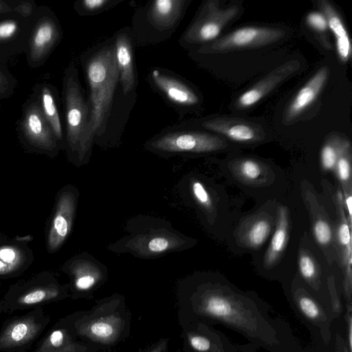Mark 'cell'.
Here are the masks:
<instances>
[{
    "mask_svg": "<svg viewBox=\"0 0 352 352\" xmlns=\"http://www.w3.org/2000/svg\"><path fill=\"white\" fill-rule=\"evenodd\" d=\"M176 296L180 327L193 322L223 324L272 352H292L285 325L271 318L268 308L259 302L223 292L196 275L178 281Z\"/></svg>",
    "mask_w": 352,
    "mask_h": 352,
    "instance_id": "cell-1",
    "label": "cell"
},
{
    "mask_svg": "<svg viewBox=\"0 0 352 352\" xmlns=\"http://www.w3.org/2000/svg\"><path fill=\"white\" fill-rule=\"evenodd\" d=\"M124 230V236L107 246L109 252L129 254L140 259H154L185 251L196 243L194 239L175 228L170 221L151 215L129 218Z\"/></svg>",
    "mask_w": 352,
    "mask_h": 352,
    "instance_id": "cell-2",
    "label": "cell"
},
{
    "mask_svg": "<svg viewBox=\"0 0 352 352\" xmlns=\"http://www.w3.org/2000/svg\"><path fill=\"white\" fill-rule=\"evenodd\" d=\"M131 314L125 297L114 293L96 301L89 310H81L74 322L77 336L100 349H111L130 335Z\"/></svg>",
    "mask_w": 352,
    "mask_h": 352,
    "instance_id": "cell-3",
    "label": "cell"
},
{
    "mask_svg": "<svg viewBox=\"0 0 352 352\" xmlns=\"http://www.w3.org/2000/svg\"><path fill=\"white\" fill-rule=\"evenodd\" d=\"M83 65L89 88L91 130L96 139L106 130L119 82L114 43H102L91 50Z\"/></svg>",
    "mask_w": 352,
    "mask_h": 352,
    "instance_id": "cell-4",
    "label": "cell"
},
{
    "mask_svg": "<svg viewBox=\"0 0 352 352\" xmlns=\"http://www.w3.org/2000/svg\"><path fill=\"white\" fill-rule=\"evenodd\" d=\"M63 85L67 153L72 163L81 166L90 160L95 138L90 125V102L85 96L74 64L65 70Z\"/></svg>",
    "mask_w": 352,
    "mask_h": 352,
    "instance_id": "cell-5",
    "label": "cell"
},
{
    "mask_svg": "<svg viewBox=\"0 0 352 352\" xmlns=\"http://www.w3.org/2000/svg\"><path fill=\"white\" fill-rule=\"evenodd\" d=\"M69 297L67 285L50 274L39 275L12 285L0 299V315L34 309Z\"/></svg>",
    "mask_w": 352,
    "mask_h": 352,
    "instance_id": "cell-6",
    "label": "cell"
},
{
    "mask_svg": "<svg viewBox=\"0 0 352 352\" xmlns=\"http://www.w3.org/2000/svg\"><path fill=\"white\" fill-rule=\"evenodd\" d=\"M225 146V142L216 135L182 130L162 132L144 144L147 151L163 158L208 153Z\"/></svg>",
    "mask_w": 352,
    "mask_h": 352,
    "instance_id": "cell-7",
    "label": "cell"
},
{
    "mask_svg": "<svg viewBox=\"0 0 352 352\" xmlns=\"http://www.w3.org/2000/svg\"><path fill=\"white\" fill-rule=\"evenodd\" d=\"M51 320L43 306L6 320L0 329V352H25Z\"/></svg>",
    "mask_w": 352,
    "mask_h": 352,
    "instance_id": "cell-8",
    "label": "cell"
},
{
    "mask_svg": "<svg viewBox=\"0 0 352 352\" xmlns=\"http://www.w3.org/2000/svg\"><path fill=\"white\" fill-rule=\"evenodd\" d=\"M189 0H155L148 1L134 14L133 23H143L149 33L146 43H156L168 38L182 21Z\"/></svg>",
    "mask_w": 352,
    "mask_h": 352,
    "instance_id": "cell-9",
    "label": "cell"
},
{
    "mask_svg": "<svg viewBox=\"0 0 352 352\" xmlns=\"http://www.w3.org/2000/svg\"><path fill=\"white\" fill-rule=\"evenodd\" d=\"M240 8H221L219 1L210 0L202 5L199 12L184 32L179 44L184 47L206 44L217 39L223 29L239 13Z\"/></svg>",
    "mask_w": 352,
    "mask_h": 352,
    "instance_id": "cell-10",
    "label": "cell"
},
{
    "mask_svg": "<svg viewBox=\"0 0 352 352\" xmlns=\"http://www.w3.org/2000/svg\"><path fill=\"white\" fill-rule=\"evenodd\" d=\"M62 270L69 278L67 286L73 300L92 299L94 292L108 279L107 266L87 252L73 256Z\"/></svg>",
    "mask_w": 352,
    "mask_h": 352,
    "instance_id": "cell-11",
    "label": "cell"
},
{
    "mask_svg": "<svg viewBox=\"0 0 352 352\" xmlns=\"http://www.w3.org/2000/svg\"><path fill=\"white\" fill-rule=\"evenodd\" d=\"M283 30L269 27L248 26L236 29L210 43L201 45V54H221L248 48L265 46L284 37Z\"/></svg>",
    "mask_w": 352,
    "mask_h": 352,
    "instance_id": "cell-12",
    "label": "cell"
},
{
    "mask_svg": "<svg viewBox=\"0 0 352 352\" xmlns=\"http://www.w3.org/2000/svg\"><path fill=\"white\" fill-rule=\"evenodd\" d=\"M80 311L60 318L37 343L33 352H97L95 346L82 341L75 331L74 322Z\"/></svg>",
    "mask_w": 352,
    "mask_h": 352,
    "instance_id": "cell-13",
    "label": "cell"
},
{
    "mask_svg": "<svg viewBox=\"0 0 352 352\" xmlns=\"http://www.w3.org/2000/svg\"><path fill=\"white\" fill-rule=\"evenodd\" d=\"M79 192L72 185L60 192L47 237V250L56 252L69 236L75 219Z\"/></svg>",
    "mask_w": 352,
    "mask_h": 352,
    "instance_id": "cell-14",
    "label": "cell"
},
{
    "mask_svg": "<svg viewBox=\"0 0 352 352\" xmlns=\"http://www.w3.org/2000/svg\"><path fill=\"white\" fill-rule=\"evenodd\" d=\"M153 87L178 110L187 109L200 102L197 92L180 77L162 69L155 68L149 75Z\"/></svg>",
    "mask_w": 352,
    "mask_h": 352,
    "instance_id": "cell-15",
    "label": "cell"
},
{
    "mask_svg": "<svg viewBox=\"0 0 352 352\" xmlns=\"http://www.w3.org/2000/svg\"><path fill=\"white\" fill-rule=\"evenodd\" d=\"M182 327L181 337L185 352H232V344L212 326L193 322Z\"/></svg>",
    "mask_w": 352,
    "mask_h": 352,
    "instance_id": "cell-16",
    "label": "cell"
},
{
    "mask_svg": "<svg viewBox=\"0 0 352 352\" xmlns=\"http://www.w3.org/2000/svg\"><path fill=\"white\" fill-rule=\"evenodd\" d=\"M22 130L28 141L34 146L47 151H54L57 146L58 140L41 105L36 102L31 103L25 110Z\"/></svg>",
    "mask_w": 352,
    "mask_h": 352,
    "instance_id": "cell-17",
    "label": "cell"
},
{
    "mask_svg": "<svg viewBox=\"0 0 352 352\" xmlns=\"http://www.w3.org/2000/svg\"><path fill=\"white\" fill-rule=\"evenodd\" d=\"M300 67V63L293 60L274 69L241 94L237 98L236 107L246 109L255 105L286 78L296 73Z\"/></svg>",
    "mask_w": 352,
    "mask_h": 352,
    "instance_id": "cell-18",
    "label": "cell"
},
{
    "mask_svg": "<svg viewBox=\"0 0 352 352\" xmlns=\"http://www.w3.org/2000/svg\"><path fill=\"white\" fill-rule=\"evenodd\" d=\"M133 34L129 28H122L115 36L114 47L119 82L124 95L132 92L137 85Z\"/></svg>",
    "mask_w": 352,
    "mask_h": 352,
    "instance_id": "cell-19",
    "label": "cell"
},
{
    "mask_svg": "<svg viewBox=\"0 0 352 352\" xmlns=\"http://www.w3.org/2000/svg\"><path fill=\"white\" fill-rule=\"evenodd\" d=\"M202 126L238 142H254L264 138V131L260 125L241 118L210 119L203 122Z\"/></svg>",
    "mask_w": 352,
    "mask_h": 352,
    "instance_id": "cell-20",
    "label": "cell"
},
{
    "mask_svg": "<svg viewBox=\"0 0 352 352\" xmlns=\"http://www.w3.org/2000/svg\"><path fill=\"white\" fill-rule=\"evenodd\" d=\"M329 72L328 67L322 66L301 87L285 110V122L296 119L315 102L327 81Z\"/></svg>",
    "mask_w": 352,
    "mask_h": 352,
    "instance_id": "cell-21",
    "label": "cell"
},
{
    "mask_svg": "<svg viewBox=\"0 0 352 352\" xmlns=\"http://www.w3.org/2000/svg\"><path fill=\"white\" fill-rule=\"evenodd\" d=\"M318 8L325 16L328 28L334 35L338 56L343 63L349 60L352 54L351 42L346 27L333 6L326 0L318 1Z\"/></svg>",
    "mask_w": 352,
    "mask_h": 352,
    "instance_id": "cell-22",
    "label": "cell"
},
{
    "mask_svg": "<svg viewBox=\"0 0 352 352\" xmlns=\"http://www.w3.org/2000/svg\"><path fill=\"white\" fill-rule=\"evenodd\" d=\"M59 30L51 19L43 20L36 26L30 43V59L38 62L43 59L59 38Z\"/></svg>",
    "mask_w": 352,
    "mask_h": 352,
    "instance_id": "cell-23",
    "label": "cell"
},
{
    "mask_svg": "<svg viewBox=\"0 0 352 352\" xmlns=\"http://www.w3.org/2000/svg\"><path fill=\"white\" fill-rule=\"evenodd\" d=\"M289 230L288 212L285 207L280 206L278 210L276 226L269 247L264 257V264L267 267L274 265L284 251Z\"/></svg>",
    "mask_w": 352,
    "mask_h": 352,
    "instance_id": "cell-24",
    "label": "cell"
},
{
    "mask_svg": "<svg viewBox=\"0 0 352 352\" xmlns=\"http://www.w3.org/2000/svg\"><path fill=\"white\" fill-rule=\"evenodd\" d=\"M351 148L350 142L341 136L333 135L329 137L320 151V164L324 170H333L339 157Z\"/></svg>",
    "mask_w": 352,
    "mask_h": 352,
    "instance_id": "cell-25",
    "label": "cell"
},
{
    "mask_svg": "<svg viewBox=\"0 0 352 352\" xmlns=\"http://www.w3.org/2000/svg\"><path fill=\"white\" fill-rule=\"evenodd\" d=\"M297 310L313 324H325L327 317L324 308L307 294H298L294 300Z\"/></svg>",
    "mask_w": 352,
    "mask_h": 352,
    "instance_id": "cell-26",
    "label": "cell"
},
{
    "mask_svg": "<svg viewBox=\"0 0 352 352\" xmlns=\"http://www.w3.org/2000/svg\"><path fill=\"white\" fill-rule=\"evenodd\" d=\"M41 109L58 140L63 139V129L54 96L47 87L41 91Z\"/></svg>",
    "mask_w": 352,
    "mask_h": 352,
    "instance_id": "cell-27",
    "label": "cell"
},
{
    "mask_svg": "<svg viewBox=\"0 0 352 352\" xmlns=\"http://www.w3.org/2000/svg\"><path fill=\"white\" fill-rule=\"evenodd\" d=\"M23 256L22 251L16 247H1L0 276H10L18 272L23 266Z\"/></svg>",
    "mask_w": 352,
    "mask_h": 352,
    "instance_id": "cell-28",
    "label": "cell"
},
{
    "mask_svg": "<svg viewBox=\"0 0 352 352\" xmlns=\"http://www.w3.org/2000/svg\"><path fill=\"white\" fill-rule=\"evenodd\" d=\"M338 197L341 214V222L338 228L337 236L339 243L344 249L343 260L346 271L351 270L352 265L351 227L344 212L343 196L339 192Z\"/></svg>",
    "mask_w": 352,
    "mask_h": 352,
    "instance_id": "cell-29",
    "label": "cell"
},
{
    "mask_svg": "<svg viewBox=\"0 0 352 352\" xmlns=\"http://www.w3.org/2000/svg\"><path fill=\"white\" fill-rule=\"evenodd\" d=\"M272 226L265 218H258L251 222L244 233V241L248 246L257 248L261 246L267 239Z\"/></svg>",
    "mask_w": 352,
    "mask_h": 352,
    "instance_id": "cell-30",
    "label": "cell"
},
{
    "mask_svg": "<svg viewBox=\"0 0 352 352\" xmlns=\"http://www.w3.org/2000/svg\"><path fill=\"white\" fill-rule=\"evenodd\" d=\"M119 0H81L75 8L82 16H93L106 11L120 3Z\"/></svg>",
    "mask_w": 352,
    "mask_h": 352,
    "instance_id": "cell-31",
    "label": "cell"
},
{
    "mask_svg": "<svg viewBox=\"0 0 352 352\" xmlns=\"http://www.w3.org/2000/svg\"><path fill=\"white\" fill-rule=\"evenodd\" d=\"M351 148H349L339 157L334 169L338 178L343 186L344 189L345 186L346 188L349 186L351 188Z\"/></svg>",
    "mask_w": 352,
    "mask_h": 352,
    "instance_id": "cell-32",
    "label": "cell"
},
{
    "mask_svg": "<svg viewBox=\"0 0 352 352\" xmlns=\"http://www.w3.org/2000/svg\"><path fill=\"white\" fill-rule=\"evenodd\" d=\"M237 170L239 175L243 179L253 182L260 177L263 168L260 163L254 160L244 159L238 162Z\"/></svg>",
    "mask_w": 352,
    "mask_h": 352,
    "instance_id": "cell-33",
    "label": "cell"
},
{
    "mask_svg": "<svg viewBox=\"0 0 352 352\" xmlns=\"http://www.w3.org/2000/svg\"><path fill=\"white\" fill-rule=\"evenodd\" d=\"M298 268L301 276L310 284L318 277V269L313 258L305 252H302L298 258Z\"/></svg>",
    "mask_w": 352,
    "mask_h": 352,
    "instance_id": "cell-34",
    "label": "cell"
},
{
    "mask_svg": "<svg viewBox=\"0 0 352 352\" xmlns=\"http://www.w3.org/2000/svg\"><path fill=\"white\" fill-rule=\"evenodd\" d=\"M313 233L316 240L321 245H327L332 240L331 228L323 219H318L314 221Z\"/></svg>",
    "mask_w": 352,
    "mask_h": 352,
    "instance_id": "cell-35",
    "label": "cell"
},
{
    "mask_svg": "<svg viewBox=\"0 0 352 352\" xmlns=\"http://www.w3.org/2000/svg\"><path fill=\"white\" fill-rule=\"evenodd\" d=\"M306 22L309 27L319 32H324L328 28L327 19L320 11L309 12L306 16Z\"/></svg>",
    "mask_w": 352,
    "mask_h": 352,
    "instance_id": "cell-36",
    "label": "cell"
},
{
    "mask_svg": "<svg viewBox=\"0 0 352 352\" xmlns=\"http://www.w3.org/2000/svg\"><path fill=\"white\" fill-rule=\"evenodd\" d=\"M168 343L169 338H161L147 347L143 349H140L138 352H169Z\"/></svg>",
    "mask_w": 352,
    "mask_h": 352,
    "instance_id": "cell-37",
    "label": "cell"
},
{
    "mask_svg": "<svg viewBox=\"0 0 352 352\" xmlns=\"http://www.w3.org/2000/svg\"><path fill=\"white\" fill-rule=\"evenodd\" d=\"M17 25L13 21H7L0 23V39L10 38L16 32Z\"/></svg>",
    "mask_w": 352,
    "mask_h": 352,
    "instance_id": "cell-38",
    "label": "cell"
},
{
    "mask_svg": "<svg viewBox=\"0 0 352 352\" xmlns=\"http://www.w3.org/2000/svg\"><path fill=\"white\" fill-rule=\"evenodd\" d=\"M345 198L344 199V206L348 213V223L349 226L351 228V217H352V199L351 192L344 194Z\"/></svg>",
    "mask_w": 352,
    "mask_h": 352,
    "instance_id": "cell-39",
    "label": "cell"
},
{
    "mask_svg": "<svg viewBox=\"0 0 352 352\" xmlns=\"http://www.w3.org/2000/svg\"><path fill=\"white\" fill-rule=\"evenodd\" d=\"M16 10L23 16H28L32 12V6L29 3H23L18 6Z\"/></svg>",
    "mask_w": 352,
    "mask_h": 352,
    "instance_id": "cell-40",
    "label": "cell"
},
{
    "mask_svg": "<svg viewBox=\"0 0 352 352\" xmlns=\"http://www.w3.org/2000/svg\"><path fill=\"white\" fill-rule=\"evenodd\" d=\"M10 8L4 3L0 1V12H8Z\"/></svg>",
    "mask_w": 352,
    "mask_h": 352,
    "instance_id": "cell-41",
    "label": "cell"
},
{
    "mask_svg": "<svg viewBox=\"0 0 352 352\" xmlns=\"http://www.w3.org/2000/svg\"><path fill=\"white\" fill-rule=\"evenodd\" d=\"M1 80H2V78H1V74H0V87H1Z\"/></svg>",
    "mask_w": 352,
    "mask_h": 352,
    "instance_id": "cell-42",
    "label": "cell"
}]
</instances>
